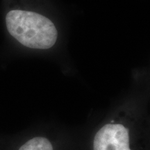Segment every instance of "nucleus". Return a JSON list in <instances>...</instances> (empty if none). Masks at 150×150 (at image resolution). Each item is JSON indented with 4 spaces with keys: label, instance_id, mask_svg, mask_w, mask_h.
Here are the masks:
<instances>
[{
    "label": "nucleus",
    "instance_id": "obj_1",
    "mask_svg": "<svg viewBox=\"0 0 150 150\" xmlns=\"http://www.w3.org/2000/svg\"><path fill=\"white\" fill-rule=\"evenodd\" d=\"M8 32L27 47L46 50L54 46L58 32L51 20L31 11L13 10L6 17Z\"/></svg>",
    "mask_w": 150,
    "mask_h": 150
},
{
    "label": "nucleus",
    "instance_id": "obj_2",
    "mask_svg": "<svg viewBox=\"0 0 150 150\" xmlns=\"http://www.w3.org/2000/svg\"><path fill=\"white\" fill-rule=\"evenodd\" d=\"M94 150H131L129 130L120 124H108L95 135Z\"/></svg>",
    "mask_w": 150,
    "mask_h": 150
},
{
    "label": "nucleus",
    "instance_id": "obj_3",
    "mask_svg": "<svg viewBox=\"0 0 150 150\" xmlns=\"http://www.w3.org/2000/svg\"><path fill=\"white\" fill-rule=\"evenodd\" d=\"M19 150H53V147L48 139L38 137L29 140Z\"/></svg>",
    "mask_w": 150,
    "mask_h": 150
}]
</instances>
